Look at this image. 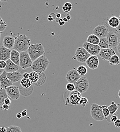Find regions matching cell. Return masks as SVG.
I'll return each instance as SVG.
<instances>
[{"instance_id": "obj_7", "label": "cell", "mask_w": 120, "mask_h": 132, "mask_svg": "<svg viewBox=\"0 0 120 132\" xmlns=\"http://www.w3.org/2000/svg\"><path fill=\"white\" fill-rule=\"evenodd\" d=\"M33 63V61L30 58L27 52H23L20 53L19 57V67L23 70L31 68Z\"/></svg>"}, {"instance_id": "obj_47", "label": "cell", "mask_w": 120, "mask_h": 132, "mask_svg": "<svg viewBox=\"0 0 120 132\" xmlns=\"http://www.w3.org/2000/svg\"><path fill=\"white\" fill-rule=\"evenodd\" d=\"M119 20H120V24H119V27H118L116 29V32L118 33L119 34H120V16H119Z\"/></svg>"}, {"instance_id": "obj_42", "label": "cell", "mask_w": 120, "mask_h": 132, "mask_svg": "<svg viewBox=\"0 0 120 132\" xmlns=\"http://www.w3.org/2000/svg\"><path fill=\"white\" fill-rule=\"evenodd\" d=\"M11 99L9 98H7L6 99H5L4 100V104H6V105H9L10 104H11Z\"/></svg>"}, {"instance_id": "obj_25", "label": "cell", "mask_w": 120, "mask_h": 132, "mask_svg": "<svg viewBox=\"0 0 120 132\" xmlns=\"http://www.w3.org/2000/svg\"><path fill=\"white\" fill-rule=\"evenodd\" d=\"M39 79L38 80L37 82L34 84L33 85H35L36 86H41L43 85H44L46 81V79H47V77H46V75L45 73L44 72H41V73H39Z\"/></svg>"}, {"instance_id": "obj_2", "label": "cell", "mask_w": 120, "mask_h": 132, "mask_svg": "<svg viewBox=\"0 0 120 132\" xmlns=\"http://www.w3.org/2000/svg\"><path fill=\"white\" fill-rule=\"evenodd\" d=\"M50 64V62L45 54H44L33 62L31 68L33 71L37 73H45L49 67Z\"/></svg>"}, {"instance_id": "obj_32", "label": "cell", "mask_w": 120, "mask_h": 132, "mask_svg": "<svg viewBox=\"0 0 120 132\" xmlns=\"http://www.w3.org/2000/svg\"><path fill=\"white\" fill-rule=\"evenodd\" d=\"M76 69L77 72L80 76H84L87 73V69L85 66H80L78 67Z\"/></svg>"}, {"instance_id": "obj_52", "label": "cell", "mask_w": 120, "mask_h": 132, "mask_svg": "<svg viewBox=\"0 0 120 132\" xmlns=\"http://www.w3.org/2000/svg\"><path fill=\"white\" fill-rule=\"evenodd\" d=\"M66 18L68 19V20H69L70 19H71L72 17L70 16V15L69 13H67L66 15Z\"/></svg>"}, {"instance_id": "obj_14", "label": "cell", "mask_w": 120, "mask_h": 132, "mask_svg": "<svg viewBox=\"0 0 120 132\" xmlns=\"http://www.w3.org/2000/svg\"><path fill=\"white\" fill-rule=\"evenodd\" d=\"M86 63L89 69L95 70L98 68L99 65V59L97 55H90L86 61Z\"/></svg>"}, {"instance_id": "obj_19", "label": "cell", "mask_w": 120, "mask_h": 132, "mask_svg": "<svg viewBox=\"0 0 120 132\" xmlns=\"http://www.w3.org/2000/svg\"><path fill=\"white\" fill-rule=\"evenodd\" d=\"M11 50L3 46L0 47V61H7L10 59Z\"/></svg>"}, {"instance_id": "obj_8", "label": "cell", "mask_w": 120, "mask_h": 132, "mask_svg": "<svg viewBox=\"0 0 120 132\" xmlns=\"http://www.w3.org/2000/svg\"><path fill=\"white\" fill-rule=\"evenodd\" d=\"M90 56V55L83 47H79L76 50L73 59H75L79 63H86Z\"/></svg>"}, {"instance_id": "obj_44", "label": "cell", "mask_w": 120, "mask_h": 132, "mask_svg": "<svg viewBox=\"0 0 120 132\" xmlns=\"http://www.w3.org/2000/svg\"><path fill=\"white\" fill-rule=\"evenodd\" d=\"M58 24L60 26H63L65 24V22H64L62 18H60L59 20V22H58Z\"/></svg>"}, {"instance_id": "obj_23", "label": "cell", "mask_w": 120, "mask_h": 132, "mask_svg": "<svg viewBox=\"0 0 120 132\" xmlns=\"http://www.w3.org/2000/svg\"><path fill=\"white\" fill-rule=\"evenodd\" d=\"M108 24L111 28L116 29L120 24L119 18L115 16H112L108 19Z\"/></svg>"}, {"instance_id": "obj_4", "label": "cell", "mask_w": 120, "mask_h": 132, "mask_svg": "<svg viewBox=\"0 0 120 132\" xmlns=\"http://www.w3.org/2000/svg\"><path fill=\"white\" fill-rule=\"evenodd\" d=\"M90 115L91 117L96 121H100L106 119L104 116L101 109V105L93 103L90 106Z\"/></svg>"}, {"instance_id": "obj_53", "label": "cell", "mask_w": 120, "mask_h": 132, "mask_svg": "<svg viewBox=\"0 0 120 132\" xmlns=\"http://www.w3.org/2000/svg\"><path fill=\"white\" fill-rule=\"evenodd\" d=\"M56 18H61V14L60 13H57V14H56Z\"/></svg>"}, {"instance_id": "obj_61", "label": "cell", "mask_w": 120, "mask_h": 132, "mask_svg": "<svg viewBox=\"0 0 120 132\" xmlns=\"http://www.w3.org/2000/svg\"><path fill=\"white\" fill-rule=\"evenodd\" d=\"M1 33H0V36H1Z\"/></svg>"}, {"instance_id": "obj_27", "label": "cell", "mask_w": 120, "mask_h": 132, "mask_svg": "<svg viewBox=\"0 0 120 132\" xmlns=\"http://www.w3.org/2000/svg\"><path fill=\"white\" fill-rule=\"evenodd\" d=\"M120 105V104L118 105L116 103H115L114 101L111 102V104L109 106H108V108L109 110L110 116H112L115 114L117 112V110Z\"/></svg>"}, {"instance_id": "obj_3", "label": "cell", "mask_w": 120, "mask_h": 132, "mask_svg": "<svg viewBox=\"0 0 120 132\" xmlns=\"http://www.w3.org/2000/svg\"><path fill=\"white\" fill-rule=\"evenodd\" d=\"M27 52L33 62L36 60L44 55L45 51L41 43H36L31 44L27 50Z\"/></svg>"}, {"instance_id": "obj_41", "label": "cell", "mask_w": 120, "mask_h": 132, "mask_svg": "<svg viewBox=\"0 0 120 132\" xmlns=\"http://www.w3.org/2000/svg\"><path fill=\"white\" fill-rule=\"evenodd\" d=\"M0 108L2 110H8L9 109V105H6L4 104L2 107H0Z\"/></svg>"}, {"instance_id": "obj_50", "label": "cell", "mask_w": 120, "mask_h": 132, "mask_svg": "<svg viewBox=\"0 0 120 132\" xmlns=\"http://www.w3.org/2000/svg\"><path fill=\"white\" fill-rule=\"evenodd\" d=\"M16 117H17L18 119H20V118H21L23 116H22V115L21 113H17V115H16Z\"/></svg>"}, {"instance_id": "obj_15", "label": "cell", "mask_w": 120, "mask_h": 132, "mask_svg": "<svg viewBox=\"0 0 120 132\" xmlns=\"http://www.w3.org/2000/svg\"><path fill=\"white\" fill-rule=\"evenodd\" d=\"M115 54H116V52L115 50L111 48L101 50V51L99 54L100 57L103 60L107 61H108L109 59Z\"/></svg>"}, {"instance_id": "obj_10", "label": "cell", "mask_w": 120, "mask_h": 132, "mask_svg": "<svg viewBox=\"0 0 120 132\" xmlns=\"http://www.w3.org/2000/svg\"><path fill=\"white\" fill-rule=\"evenodd\" d=\"M109 32L108 29L104 25L100 24L97 26L93 31V34L99 38H105Z\"/></svg>"}, {"instance_id": "obj_40", "label": "cell", "mask_w": 120, "mask_h": 132, "mask_svg": "<svg viewBox=\"0 0 120 132\" xmlns=\"http://www.w3.org/2000/svg\"><path fill=\"white\" fill-rule=\"evenodd\" d=\"M6 67V62L4 61H0V69L4 70Z\"/></svg>"}, {"instance_id": "obj_24", "label": "cell", "mask_w": 120, "mask_h": 132, "mask_svg": "<svg viewBox=\"0 0 120 132\" xmlns=\"http://www.w3.org/2000/svg\"><path fill=\"white\" fill-rule=\"evenodd\" d=\"M100 41V38L94 34H91L87 37L86 42L90 44L94 45H99Z\"/></svg>"}, {"instance_id": "obj_59", "label": "cell", "mask_w": 120, "mask_h": 132, "mask_svg": "<svg viewBox=\"0 0 120 132\" xmlns=\"http://www.w3.org/2000/svg\"><path fill=\"white\" fill-rule=\"evenodd\" d=\"M119 42H120V36L119 37Z\"/></svg>"}, {"instance_id": "obj_21", "label": "cell", "mask_w": 120, "mask_h": 132, "mask_svg": "<svg viewBox=\"0 0 120 132\" xmlns=\"http://www.w3.org/2000/svg\"><path fill=\"white\" fill-rule=\"evenodd\" d=\"M19 90L20 92V94L22 95L24 97H28L30 96L33 92V85H31L30 87L26 88L23 87H22L20 85H19Z\"/></svg>"}, {"instance_id": "obj_13", "label": "cell", "mask_w": 120, "mask_h": 132, "mask_svg": "<svg viewBox=\"0 0 120 132\" xmlns=\"http://www.w3.org/2000/svg\"><path fill=\"white\" fill-rule=\"evenodd\" d=\"M106 37L108 41L109 48H112L114 47H117L119 42V37L116 35V34L110 31L109 32Z\"/></svg>"}, {"instance_id": "obj_39", "label": "cell", "mask_w": 120, "mask_h": 132, "mask_svg": "<svg viewBox=\"0 0 120 132\" xmlns=\"http://www.w3.org/2000/svg\"><path fill=\"white\" fill-rule=\"evenodd\" d=\"M118 119V117L117 115H112L111 116L110 118V120L111 123H115L117 120Z\"/></svg>"}, {"instance_id": "obj_11", "label": "cell", "mask_w": 120, "mask_h": 132, "mask_svg": "<svg viewBox=\"0 0 120 132\" xmlns=\"http://www.w3.org/2000/svg\"><path fill=\"white\" fill-rule=\"evenodd\" d=\"M81 77V76L78 73L76 69L74 68L73 69L69 70L66 75V78L69 83L75 84Z\"/></svg>"}, {"instance_id": "obj_60", "label": "cell", "mask_w": 120, "mask_h": 132, "mask_svg": "<svg viewBox=\"0 0 120 132\" xmlns=\"http://www.w3.org/2000/svg\"><path fill=\"white\" fill-rule=\"evenodd\" d=\"M0 40H1V36H0Z\"/></svg>"}, {"instance_id": "obj_45", "label": "cell", "mask_w": 120, "mask_h": 132, "mask_svg": "<svg viewBox=\"0 0 120 132\" xmlns=\"http://www.w3.org/2000/svg\"><path fill=\"white\" fill-rule=\"evenodd\" d=\"M23 77L24 78H29V73L28 72H25L23 74Z\"/></svg>"}, {"instance_id": "obj_43", "label": "cell", "mask_w": 120, "mask_h": 132, "mask_svg": "<svg viewBox=\"0 0 120 132\" xmlns=\"http://www.w3.org/2000/svg\"><path fill=\"white\" fill-rule=\"evenodd\" d=\"M114 125L116 128H120V119H118L115 123Z\"/></svg>"}, {"instance_id": "obj_38", "label": "cell", "mask_w": 120, "mask_h": 132, "mask_svg": "<svg viewBox=\"0 0 120 132\" xmlns=\"http://www.w3.org/2000/svg\"><path fill=\"white\" fill-rule=\"evenodd\" d=\"M88 104V100L86 97H82L80 101L79 104L83 107H86V105Z\"/></svg>"}, {"instance_id": "obj_54", "label": "cell", "mask_w": 120, "mask_h": 132, "mask_svg": "<svg viewBox=\"0 0 120 132\" xmlns=\"http://www.w3.org/2000/svg\"><path fill=\"white\" fill-rule=\"evenodd\" d=\"M117 48V50H118L119 53L120 54V42L119 43V44H118V45Z\"/></svg>"}, {"instance_id": "obj_34", "label": "cell", "mask_w": 120, "mask_h": 132, "mask_svg": "<svg viewBox=\"0 0 120 132\" xmlns=\"http://www.w3.org/2000/svg\"><path fill=\"white\" fill-rule=\"evenodd\" d=\"M72 7H73V6H72V3H70L69 2H67L62 6V9L63 12L68 13V12L71 11V10L72 9Z\"/></svg>"}, {"instance_id": "obj_51", "label": "cell", "mask_w": 120, "mask_h": 132, "mask_svg": "<svg viewBox=\"0 0 120 132\" xmlns=\"http://www.w3.org/2000/svg\"><path fill=\"white\" fill-rule=\"evenodd\" d=\"M48 21H53L54 19H53V18L49 14V16L48 17Z\"/></svg>"}, {"instance_id": "obj_62", "label": "cell", "mask_w": 120, "mask_h": 132, "mask_svg": "<svg viewBox=\"0 0 120 132\" xmlns=\"http://www.w3.org/2000/svg\"><path fill=\"white\" fill-rule=\"evenodd\" d=\"M0 88H1V84H0Z\"/></svg>"}, {"instance_id": "obj_46", "label": "cell", "mask_w": 120, "mask_h": 132, "mask_svg": "<svg viewBox=\"0 0 120 132\" xmlns=\"http://www.w3.org/2000/svg\"><path fill=\"white\" fill-rule=\"evenodd\" d=\"M21 114L22 115L23 117H25V116H26L27 115V110L26 109H25L22 112H21Z\"/></svg>"}, {"instance_id": "obj_9", "label": "cell", "mask_w": 120, "mask_h": 132, "mask_svg": "<svg viewBox=\"0 0 120 132\" xmlns=\"http://www.w3.org/2000/svg\"><path fill=\"white\" fill-rule=\"evenodd\" d=\"M82 47L88 52V53L90 55H98L101 51V48L98 45H94L87 43V42H84Z\"/></svg>"}, {"instance_id": "obj_22", "label": "cell", "mask_w": 120, "mask_h": 132, "mask_svg": "<svg viewBox=\"0 0 120 132\" xmlns=\"http://www.w3.org/2000/svg\"><path fill=\"white\" fill-rule=\"evenodd\" d=\"M19 57L20 53L19 52L16 50H11L10 60L17 66L19 65Z\"/></svg>"}, {"instance_id": "obj_49", "label": "cell", "mask_w": 120, "mask_h": 132, "mask_svg": "<svg viewBox=\"0 0 120 132\" xmlns=\"http://www.w3.org/2000/svg\"><path fill=\"white\" fill-rule=\"evenodd\" d=\"M50 15L53 18L54 20H55V19L56 18V14H55V13H51L50 14Z\"/></svg>"}, {"instance_id": "obj_36", "label": "cell", "mask_w": 120, "mask_h": 132, "mask_svg": "<svg viewBox=\"0 0 120 132\" xmlns=\"http://www.w3.org/2000/svg\"><path fill=\"white\" fill-rule=\"evenodd\" d=\"M7 27L6 23L3 20V19L0 17V33H3L4 32Z\"/></svg>"}, {"instance_id": "obj_1", "label": "cell", "mask_w": 120, "mask_h": 132, "mask_svg": "<svg viewBox=\"0 0 120 132\" xmlns=\"http://www.w3.org/2000/svg\"><path fill=\"white\" fill-rule=\"evenodd\" d=\"M15 42L13 50H16L19 53L26 52L31 45V40L25 35L19 34L15 37Z\"/></svg>"}, {"instance_id": "obj_58", "label": "cell", "mask_w": 120, "mask_h": 132, "mask_svg": "<svg viewBox=\"0 0 120 132\" xmlns=\"http://www.w3.org/2000/svg\"><path fill=\"white\" fill-rule=\"evenodd\" d=\"M118 96H119V97L120 98V89L119 92V93H118Z\"/></svg>"}, {"instance_id": "obj_12", "label": "cell", "mask_w": 120, "mask_h": 132, "mask_svg": "<svg viewBox=\"0 0 120 132\" xmlns=\"http://www.w3.org/2000/svg\"><path fill=\"white\" fill-rule=\"evenodd\" d=\"M6 93L9 97L12 100H17L20 96V92L18 87L12 85L5 89Z\"/></svg>"}, {"instance_id": "obj_29", "label": "cell", "mask_w": 120, "mask_h": 132, "mask_svg": "<svg viewBox=\"0 0 120 132\" xmlns=\"http://www.w3.org/2000/svg\"><path fill=\"white\" fill-rule=\"evenodd\" d=\"M101 50L102 49H106L109 48V43L107 37L100 38V41L98 45Z\"/></svg>"}, {"instance_id": "obj_35", "label": "cell", "mask_w": 120, "mask_h": 132, "mask_svg": "<svg viewBox=\"0 0 120 132\" xmlns=\"http://www.w3.org/2000/svg\"><path fill=\"white\" fill-rule=\"evenodd\" d=\"M101 109L103 116L106 119L107 118L110 116V112L108 108V106L107 105H101Z\"/></svg>"}, {"instance_id": "obj_57", "label": "cell", "mask_w": 120, "mask_h": 132, "mask_svg": "<svg viewBox=\"0 0 120 132\" xmlns=\"http://www.w3.org/2000/svg\"><path fill=\"white\" fill-rule=\"evenodd\" d=\"M4 70H1V69H0V75H1V74H2V73L4 72Z\"/></svg>"}, {"instance_id": "obj_20", "label": "cell", "mask_w": 120, "mask_h": 132, "mask_svg": "<svg viewBox=\"0 0 120 132\" xmlns=\"http://www.w3.org/2000/svg\"><path fill=\"white\" fill-rule=\"evenodd\" d=\"M6 67L4 69V71L6 73H12L18 71L19 69V66H17L13 63L10 59L6 61Z\"/></svg>"}, {"instance_id": "obj_33", "label": "cell", "mask_w": 120, "mask_h": 132, "mask_svg": "<svg viewBox=\"0 0 120 132\" xmlns=\"http://www.w3.org/2000/svg\"><path fill=\"white\" fill-rule=\"evenodd\" d=\"M6 132H22L20 128L16 126H10L6 128Z\"/></svg>"}, {"instance_id": "obj_18", "label": "cell", "mask_w": 120, "mask_h": 132, "mask_svg": "<svg viewBox=\"0 0 120 132\" xmlns=\"http://www.w3.org/2000/svg\"><path fill=\"white\" fill-rule=\"evenodd\" d=\"M6 76L12 83L18 82L22 80L23 77V75L18 71L12 73H7Z\"/></svg>"}, {"instance_id": "obj_48", "label": "cell", "mask_w": 120, "mask_h": 132, "mask_svg": "<svg viewBox=\"0 0 120 132\" xmlns=\"http://www.w3.org/2000/svg\"><path fill=\"white\" fill-rule=\"evenodd\" d=\"M6 128L5 127H1L0 128V132H6Z\"/></svg>"}, {"instance_id": "obj_17", "label": "cell", "mask_w": 120, "mask_h": 132, "mask_svg": "<svg viewBox=\"0 0 120 132\" xmlns=\"http://www.w3.org/2000/svg\"><path fill=\"white\" fill-rule=\"evenodd\" d=\"M15 42V38L12 36H6L4 37L3 41V45L5 47L11 50L13 48Z\"/></svg>"}, {"instance_id": "obj_6", "label": "cell", "mask_w": 120, "mask_h": 132, "mask_svg": "<svg viewBox=\"0 0 120 132\" xmlns=\"http://www.w3.org/2000/svg\"><path fill=\"white\" fill-rule=\"evenodd\" d=\"M81 98V94L76 90L69 92L68 96L67 98H66L65 104L66 105H68L70 104L72 106L77 105L79 104Z\"/></svg>"}, {"instance_id": "obj_26", "label": "cell", "mask_w": 120, "mask_h": 132, "mask_svg": "<svg viewBox=\"0 0 120 132\" xmlns=\"http://www.w3.org/2000/svg\"><path fill=\"white\" fill-rule=\"evenodd\" d=\"M108 63L110 65V66L117 65L119 66L120 65V60L119 56L117 54H115L112 56L108 61Z\"/></svg>"}, {"instance_id": "obj_16", "label": "cell", "mask_w": 120, "mask_h": 132, "mask_svg": "<svg viewBox=\"0 0 120 132\" xmlns=\"http://www.w3.org/2000/svg\"><path fill=\"white\" fill-rule=\"evenodd\" d=\"M6 72L4 71V72L0 75V84L1 88L6 89L7 87L12 85V83L7 78L6 76Z\"/></svg>"}, {"instance_id": "obj_5", "label": "cell", "mask_w": 120, "mask_h": 132, "mask_svg": "<svg viewBox=\"0 0 120 132\" xmlns=\"http://www.w3.org/2000/svg\"><path fill=\"white\" fill-rule=\"evenodd\" d=\"M74 85L75 90L79 92L80 94L85 93L88 90L89 87L88 80L86 76L81 77Z\"/></svg>"}, {"instance_id": "obj_56", "label": "cell", "mask_w": 120, "mask_h": 132, "mask_svg": "<svg viewBox=\"0 0 120 132\" xmlns=\"http://www.w3.org/2000/svg\"><path fill=\"white\" fill-rule=\"evenodd\" d=\"M59 18H56V19H55V21L57 22V23H58V22H59Z\"/></svg>"}, {"instance_id": "obj_31", "label": "cell", "mask_w": 120, "mask_h": 132, "mask_svg": "<svg viewBox=\"0 0 120 132\" xmlns=\"http://www.w3.org/2000/svg\"><path fill=\"white\" fill-rule=\"evenodd\" d=\"M20 85L26 88L30 87L31 85H32V84L29 78H23L22 80H20Z\"/></svg>"}, {"instance_id": "obj_28", "label": "cell", "mask_w": 120, "mask_h": 132, "mask_svg": "<svg viewBox=\"0 0 120 132\" xmlns=\"http://www.w3.org/2000/svg\"><path fill=\"white\" fill-rule=\"evenodd\" d=\"M29 79L32 83V85H34L38 80V79H39L38 73H37L34 71L31 72V73H29Z\"/></svg>"}, {"instance_id": "obj_55", "label": "cell", "mask_w": 120, "mask_h": 132, "mask_svg": "<svg viewBox=\"0 0 120 132\" xmlns=\"http://www.w3.org/2000/svg\"><path fill=\"white\" fill-rule=\"evenodd\" d=\"M63 21H64V22H65V23H66V22H68V19L66 18V17H64L63 18Z\"/></svg>"}, {"instance_id": "obj_37", "label": "cell", "mask_w": 120, "mask_h": 132, "mask_svg": "<svg viewBox=\"0 0 120 132\" xmlns=\"http://www.w3.org/2000/svg\"><path fill=\"white\" fill-rule=\"evenodd\" d=\"M66 89L69 92H72L75 90V85L73 83H68L66 85Z\"/></svg>"}, {"instance_id": "obj_30", "label": "cell", "mask_w": 120, "mask_h": 132, "mask_svg": "<svg viewBox=\"0 0 120 132\" xmlns=\"http://www.w3.org/2000/svg\"><path fill=\"white\" fill-rule=\"evenodd\" d=\"M8 97V96L6 93V89L0 88V107L4 104L5 99Z\"/></svg>"}]
</instances>
